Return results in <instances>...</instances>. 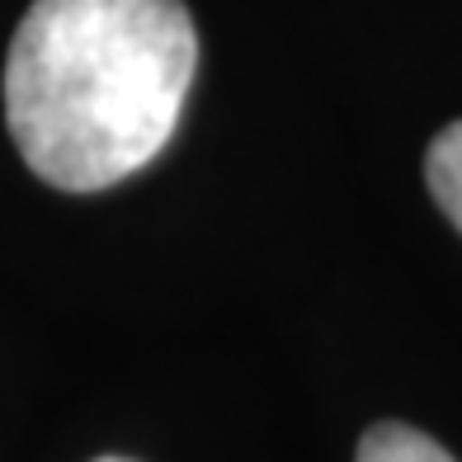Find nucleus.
I'll return each mask as SVG.
<instances>
[{"mask_svg": "<svg viewBox=\"0 0 462 462\" xmlns=\"http://www.w3.org/2000/svg\"><path fill=\"white\" fill-rule=\"evenodd\" d=\"M359 462H453V453H444L430 434L387 420L359 439Z\"/></svg>", "mask_w": 462, "mask_h": 462, "instance_id": "3", "label": "nucleus"}, {"mask_svg": "<svg viewBox=\"0 0 462 462\" xmlns=\"http://www.w3.org/2000/svg\"><path fill=\"white\" fill-rule=\"evenodd\" d=\"M194 67L180 0H33L5 57L10 137L52 189H109L165 152Z\"/></svg>", "mask_w": 462, "mask_h": 462, "instance_id": "1", "label": "nucleus"}, {"mask_svg": "<svg viewBox=\"0 0 462 462\" xmlns=\"http://www.w3.org/2000/svg\"><path fill=\"white\" fill-rule=\"evenodd\" d=\"M99 462H128V457H99Z\"/></svg>", "mask_w": 462, "mask_h": 462, "instance_id": "4", "label": "nucleus"}, {"mask_svg": "<svg viewBox=\"0 0 462 462\" xmlns=\"http://www.w3.org/2000/svg\"><path fill=\"white\" fill-rule=\"evenodd\" d=\"M425 180H430L434 203L444 208V217L462 231V123H448V128L430 142Z\"/></svg>", "mask_w": 462, "mask_h": 462, "instance_id": "2", "label": "nucleus"}]
</instances>
